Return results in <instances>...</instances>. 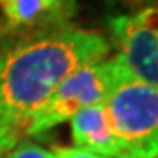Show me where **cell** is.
<instances>
[{
	"instance_id": "6da1fadb",
	"label": "cell",
	"mask_w": 158,
	"mask_h": 158,
	"mask_svg": "<svg viewBox=\"0 0 158 158\" xmlns=\"http://www.w3.org/2000/svg\"><path fill=\"white\" fill-rule=\"evenodd\" d=\"M111 55L97 30L55 27L16 35L0 55V153L27 139L30 121L76 69Z\"/></svg>"
},
{
	"instance_id": "7a4b0ae2",
	"label": "cell",
	"mask_w": 158,
	"mask_h": 158,
	"mask_svg": "<svg viewBox=\"0 0 158 158\" xmlns=\"http://www.w3.org/2000/svg\"><path fill=\"white\" fill-rule=\"evenodd\" d=\"M102 106L121 158H158V88L127 74Z\"/></svg>"
},
{
	"instance_id": "ba28073f",
	"label": "cell",
	"mask_w": 158,
	"mask_h": 158,
	"mask_svg": "<svg viewBox=\"0 0 158 158\" xmlns=\"http://www.w3.org/2000/svg\"><path fill=\"white\" fill-rule=\"evenodd\" d=\"M53 158H106L100 156L97 153H91L83 148H62V146H53L51 148Z\"/></svg>"
},
{
	"instance_id": "8fae6325",
	"label": "cell",
	"mask_w": 158,
	"mask_h": 158,
	"mask_svg": "<svg viewBox=\"0 0 158 158\" xmlns=\"http://www.w3.org/2000/svg\"><path fill=\"white\" fill-rule=\"evenodd\" d=\"M2 155H4V153H0V158H2Z\"/></svg>"
},
{
	"instance_id": "3957f363",
	"label": "cell",
	"mask_w": 158,
	"mask_h": 158,
	"mask_svg": "<svg viewBox=\"0 0 158 158\" xmlns=\"http://www.w3.org/2000/svg\"><path fill=\"white\" fill-rule=\"evenodd\" d=\"M127 74L130 72L118 56L76 69L63 79L46 106L34 116L27 130V137L42 135L56 125L70 119L81 109L104 104L106 97Z\"/></svg>"
},
{
	"instance_id": "9c48e42d",
	"label": "cell",
	"mask_w": 158,
	"mask_h": 158,
	"mask_svg": "<svg viewBox=\"0 0 158 158\" xmlns=\"http://www.w3.org/2000/svg\"><path fill=\"white\" fill-rule=\"evenodd\" d=\"M12 39H14V35L4 27V23H2V19H0V55H2V51L9 46V42H11Z\"/></svg>"
},
{
	"instance_id": "277c9868",
	"label": "cell",
	"mask_w": 158,
	"mask_h": 158,
	"mask_svg": "<svg viewBox=\"0 0 158 158\" xmlns=\"http://www.w3.org/2000/svg\"><path fill=\"white\" fill-rule=\"evenodd\" d=\"M109 32L125 69L158 88V7L148 6L135 14L111 18Z\"/></svg>"
},
{
	"instance_id": "8992f818",
	"label": "cell",
	"mask_w": 158,
	"mask_h": 158,
	"mask_svg": "<svg viewBox=\"0 0 158 158\" xmlns=\"http://www.w3.org/2000/svg\"><path fill=\"white\" fill-rule=\"evenodd\" d=\"M70 128L76 148H83L106 158H121V148L109 127L102 104L77 111L70 118Z\"/></svg>"
},
{
	"instance_id": "30bf717a",
	"label": "cell",
	"mask_w": 158,
	"mask_h": 158,
	"mask_svg": "<svg viewBox=\"0 0 158 158\" xmlns=\"http://www.w3.org/2000/svg\"><path fill=\"white\" fill-rule=\"evenodd\" d=\"M123 2H130V4H142V2H149V0H123Z\"/></svg>"
},
{
	"instance_id": "5b68a950",
	"label": "cell",
	"mask_w": 158,
	"mask_h": 158,
	"mask_svg": "<svg viewBox=\"0 0 158 158\" xmlns=\"http://www.w3.org/2000/svg\"><path fill=\"white\" fill-rule=\"evenodd\" d=\"M74 9V0H0V19L16 37L69 25Z\"/></svg>"
},
{
	"instance_id": "52a82bcc",
	"label": "cell",
	"mask_w": 158,
	"mask_h": 158,
	"mask_svg": "<svg viewBox=\"0 0 158 158\" xmlns=\"http://www.w3.org/2000/svg\"><path fill=\"white\" fill-rule=\"evenodd\" d=\"M2 158H53V153L49 149H44L42 146L35 144L32 141H21L19 144L9 149Z\"/></svg>"
}]
</instances>
